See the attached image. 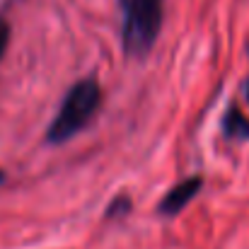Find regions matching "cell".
I'll use <instances>...</instances> for the list:
<instances>
[{"mask_svg":"<svg viewBox=\"0 0 249 249\" xmlns=\"http://www.w3.org/2000/svg\"><path fill=\"white\" fill-rule=\"evenodd\" d=\"M201 186H203L201 177H189V179L179 181L177 186H172V189L167 191V196L162 198V203H160L158 211H160L162 215H177L179 211H184V208L196 198V194L201 191Z\"/></svg>","mask_w":249,"mask_h":249,"instance_id":"cell-3","label":"cell"},{"mask_svg":"<svg viewBox=\"0 0 249 249\" xmlns=\"http://www.w3.org/2000/svg\"><path fill=\"white\" fill-rule=\"evenodd\" d=\"M247 99H249V83H247Z\"/></svg>","mask_w":249,"mask_h":249,"instance_id":"cell-8","label":"cell"},{"mask_svg":"<svg viewBox=\"0 0 249 249\" xmlns=\"http://www.w3.org/2000/svg\"><path fill=\"white\" fill-rule=\"evenodd\" d=\"M7 41H10V27H7L5 22H0V61H2V56H5Z\"/></svg>","mask_w":249,"mask_h":249,"instance_id":"cell-6","label":"cell"},{"mask_svg":"<svg viewBox=\"0 0 249 249\" xmlns=\"http://www.w3.org/2000/svg\"><path fill=\"white\" fill-rule=\"evenodd\" d=\"M2 179H5V174H2V172H0V181H2Z\"/></svg>","mask_w":249,"mask_h":249,"instance_id":"cell-7","label":"cell"},{"mask_svg":"<svg viewBox=\"0 0 249 249\" xmlns=\"http://www.w3.org/2000/svg\"><path fill=\"white\" fill-rule=\"evenodd\" d=\"M225 133L230 138H247L249 136V119L237 109V107H230V111L225 114Z\"/></svg>","mask_w":249,"mask_h":249,"instance_id":"cell-4","label":"cell"},{"mask_svg":"<svg viewBox=\"0 0 249 249\" xmlns=\"http://www.w3.org/2000/svg\"><path fill=\"white\" fill-rule=\"evenodd\" d=\"M128 206H131V203H128V198H126V196H119V198H116V201H114V203L109 206V211H107V215H109V218H116V215H124V213L128 211Z\"/></svg>","mask_w":249,"mask_h":249,"instance_id":"cell-5","label":"cell"},{"mask_svg":"<svg viewBox=\"0 0 249 249\" xmlns=\"http://www.w3.org/2000/svg\"><path fill=\"white\" fill-rule=\"evenodd\" d=\"M162 27V0H124V49L145 56Z\"/></svg>","mask_w":249,"mask_h":249,"instance_id":"cell-1","label":"cell"},{"mask_svg":"<svg viewBox=\"0 0 249 249\" xmlns=\"http://www.w3.org/2000/svg\"><path fill=\"white\" fill-rule=\"evenodd\" d=\"M99 102H102V89L94 80H80L78 85H73V89L66 94L53 124L49 126V141L63 143L73 133H78L89 121V116L97 111Z\"/></svg>","mask_w":249,"mask_h":249,"instance_id":"cell-2","label":"cell"}]
</instances>
